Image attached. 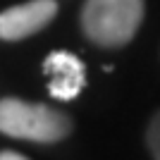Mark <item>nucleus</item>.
Listing matches in <instances>:
<instances>
[{"mask_svg":"<svg viewBox=\"0 0 160 160\" xmlns=\"http://www.w3.org/2000/svg\"><path fill=\"white\" fill-rule=\"evenodd\" d=\"M0 132L5 136L33 141V143H55L72 132V117L43 103L2 98L0 100Z\"/></svg>","mask_w":160,"mask_h":160,"instance_id":"2","label":"nucleus"},{"mask_svg":"<svg viewBox=\"0 0 160 160\" xmlns=\"http://www.w3.org/2000/svg\"><path fill=\"white\" fill-rule=\"evenodd\" d=\"M143 22V0H86L81 29L100 48H122L136 36Z\"/></svg>","mask_w":160,"mask_h":160,"instance_id":"1","label":"nucleus"},{"mask_svg":"<svg viewBox=\"0 0 160 160\" xmlns=\"http://www.w3.org/2000/svg\"><path fill=\"white\" fill-rule=\"evenodd\" d=\"M58 14L55 0H29L24 5H14L0 14V38L22 41L41 29H46Z\"/></svg>","mask_w":160,"mask_h":160,"instance_id":"3","label":"nucleus"},{"mask_svg":"<svg viewBox=\"0 0 160 160\" xmlns=\"http://www.w3.org/2000/svg\"><path fill=\"white\" fill-rule=\"evenodd\" d=\"M43 72L50 79L48 84L50 96L62 103L74 100L86 84V65L74 53H67V50H55L48 55L43 60Z\"/></svg>","mask_w":160,"mask_h":160,"instance_id":"4","label":"nucleus"},{"mask_svg":"<svg viewBox=\"0 0 160 160\" xmlns=\"http://www.w3.org/2000/svg\"><path fill=\"white\" fill-rule=\"evenodd\" d=\"M146 146L153 155V160H160V110L151 117L146 129Z\"/></svg>","mask_w":160,"mask_h":160,"instance_id":"5","label":"nucleus"},{"mask_svg":"<svg viewBox=\"0 0 160 160\" xmlns=\"http://www.w3.org/2000/svg\"><path fill=\"white\" fill-rule=\"evenodd\" d=\"M0 160H29V158H24L22 153H14V151H2Z\"/></svg>","mask_w":160,"mask_h":160,"instance_id":"6","label":"nucleus"}]
</instances>
